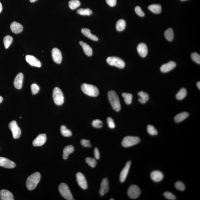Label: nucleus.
<instances>
[{"label": "nucleus", "mask_w": 200, "mask_h": 200, "mask_svg": "<svg viewBox=\"0 0 200 200\" xmlns=\"http://www.w3.org/2000/svg\"><path fill=\"white\" fill-rule=\"evenodd\" d=\"M10 27L12 32L15 34H19L23 30L22 25L16 22H13L11 24Z\"/></svg>", "instance_id": "nucleus-22"}, {"label": "nucleus", "mask_w": 200, "mask_h": 200, "mask_svg": "<svg viewBox=\"0 0 200 200\" xmlns=\"http://www.w3.org/2000/svg\"><path fill=\"white\" fill-rule=\"evenodd\" d=\"M164 195L166 199L169 200H175L176 199V197L174 194L169 192H165Z\"/></svg>", "instance_id": "nucleus-43"}, {"label": "nucleus", "mask_w": 200, "mask_h": 200, "mask_svg": "<svg viewBox=\"0 0 200 200\" xmlns=\"http://www.w3.org/2000/svg\"><path fill=\"white\" fill-rule=\"evenodd\" d=\"M147 129L148 133L150 135L154 136L157 134V131L153 126L151 125H148Z\"/></svg>", "instance_id": "nucleus-38"}, {"label": "nucleus", "mask_w": 200, "mask_h": 200, "mask_svg": "<svg viewBox=\"0 0 200 200\" xmlns=\"http://www.w3.org/2000/svg\"><path fill=\"white\" fill-rule=\"evenodd\" d=\"M122 96L124 98V102L126 104H130L132 103L133 96L131 93H123Z\"/></svg>", "instance_id": "nucleus-36"}, {"label": "nucleus", "mask_w": 200, "mask_h": 200, "mask_svg": "<svg viewBox=\"0 0 200 200\" xmlns=\"http://www.w3.org/2000/svg\"><path fill=\"white\" fill-rule=\"evenodd\" d=\"M187 95V91L184 88H182L176 95V98L178 100H181L184 99Z\"/></svg>", "instance_id": "nucleus-35"}, {"label": "nucleus", "mask_w": 200, "mask_h": 200, "mask_svg": "<svg viewBox=\"0 0 200 200\" xmlns=\"http://www.w3.org/2000/svg\"><path fill=\"white\" fill-rule=\"evenodd\" d=\"M2 3L0 2V13L2 11Z\"/></svg>", "instance_id": "nucleus-49"}, {"label": "nucleus", "mask_w": 200, "mask_h": 200, "mask_svg": "<svg viewBox=\"0 0 200 200\" xmlns=\"http://www.w3.org/2000/svg\"><path fill=\"white\" fill-rule=\"evenodd\" d=\"M197 86L198 88L200 90V82H197Z\"/></svg>", "instance_id": "nucleus-50"}, {"label": "nucleus", "mask_w": 200, "mask_h": 200, "mask_svg": "<svg viewBox=\"0 0 200 200\" xmlns=\"http://www.w3.org/2000/svg\"><path fill=\"white\" fill-rule=\"evenodd\" d=\"M175 187L177 190L181 191H183L185 189V186L184 183L181 181L177 182L175 183Z\"/></svg>", "instance_id": "nucleus-42"}, {"label": "nucleus", "mask_w": 200, "mask_h": 200, "mask_svg": "<svg viewBox=\"0 0 200 200\" xmlns=\"http://www.w3.org/2000/svg\"><path fill=\"white\" fill-rule=\"evenodd\" d=\"M92 125L93 127L95 128H100L102 127L103 124L101 120L99 119H96L92 122Z\"/></svg>", "instance_id": "nucleus-40"}, {"label": "nucleus", "mask_w": 200, "mask_h": 200, "mask_svg": "<svg viewBox=\"0 0 200 200\" xmlns=\"http://www.w3.org/2000/svg\"><path fill=\"white\" fill-rule=\"evenodd\" d=\"M80 143H81L82 145L85 147L91 148L92 146L90 141L89 140H86V139H82Z\"/></svg>", "instance_id": "nucleus-45"}, {"label": "nucleus", "mask_w": 200, "mask_h": 200, "mask_svg": "<svg viewBox=\"0 0 200 200\" xmlns=\"http://www.w3.org/2000/svg\"><path fill=\"white\" fill-rule=\"evenodd\" d=\"M141 190L136 185H132L129 187L128 190V195L131 199H136L141 194Z\"/></svg>", "instance_id": "nucleus-9"}, {"label": "nucleus", "mask_w": 200, "mask_h": 200, "mask_svg": "<svg viewBox=\"0 0 200 200\" xmlns=\"http://www.w3.org/2000/svg\"><path fill=\"white\" fill-rule=\"evenodd\" d=\"M31 90L33 95L37 94L40 90L39 86L35 84H32L31 85Z\"/></svg>", "instance_id": "nucleus-39"}, {"label": "nucleus", "mask_w": 200, "mask_h": 200, "mask_svg": "<svg viewBox=\"0 0 200 200\" xmlns=\"http://www.w3.org/2000/svg\"><path fill=\"white\" fill-rule=\"evenodd\" d=\"M110 200H114V199H110Z\"/></svg>", "instance_id": "nucleus-54"}, {"label": "nucleus", "mask_w": 200, "mask_h": 200, "mask_svg": "<svg viewBox=\"0 0 200 200\" xmlns=\"http://www.w3.org/2000/svg\"><path fill=\"white\" fill-rule=\"evenodd\" d=\"M13 41V38L10 35H6L3 38V44L5 49H8L11 44Z\"/></svg>", "instance_id": "nucleus-30"}, {"label": "nucleus", "mask_w": 200, "mask_h": 200, "mask_svg": "<svg viewBox=\"0 0 200 200\" xmlns=\"http://www.w3.org/2000/svg\"><path fill=\"white\" fill-rule=\"evenodd\" d=\"M181 1H187V0H181Z\"/></svg>", "instance_id": "nucleus-53"}, {"label": "nucleus", "mask_w": 200, "mask_h": 200, "mask_svg": "<svg viewBox=\"0 0 200 200\" xmlns=\"http://www.w3.org/2000/svg\"><path fill=\"white\" fill-rule=\"evenodd\" d=\"M138 96L140 97L139 99V101L141 103L144 104L146 103L149 99V95L147 93L143 91H141L138 93Z\"/></svg>", "instance_id": "nucleus-28"}, {"label": "nucleus", "mask_w": 200, "mask_h": 200, "mask_svg": "<svg viewBox=\"0 0 200 200\" xmlns=\"http://www.w3.org/2000/svg\"><path fill=\"white\" fill-rule=\"evenodd\" d=\"M59 191L62 197L67 200H73L72 194H71L69 187L65 183H61L59 186Z\"/></svg>", "instance_id": "nucleus-6"}, {"label": "nucleus", "mask_w": 200, "mask_h": 200, "mask_svg": "<svg viewBox=\"0 0 200 200\" xmlns=\"http://www.w3.org/2000/svg\"><path fill=\"white\" fill-rule=\"evenodd\" d=\"M165 36L168 41H171L173 39L174 33L172 29L171 28H169L165 31Z\"/></svg>", "instance_id": "nucleus-32"}, {"label": "nucleus", "mask_w": 200, "mask_h": 200, "mask_svg": "<svg viewBox=\"0 0 200 200\" xmlns=\"http://www.w3.org/2000/svg\"><path fill=\"white\" fill-rule=\"evenodd\" d=\"M148 9L150 10L154 14H159L161 13L162 11V7L160 5L153 4L148 6Z\"/></svg>", "instance_id": "nucleus-27"}, {"label": "nucleus", "mask_w": 200, "mask_h": 200, "mask_svg": "<svg viewBox=\"0 0 200 200\" xmlns=\"http://www.w3.org/2000/svg\"><path fill=\"white\" fill-rule=\"evenodd\" d=\"M137 51L139 55L142 58H145L147 56L148 53L147 47L145 44L141 43L137 46Z\"/></svg>", "instance_id": "nucleus-19"}, {"label": "nucleus", "mask_w": 200, "mask_h": 200, "mask_svg": "<svg viewBox=\"0 0 200 200\" xmlns=\"http://www.w3.org/2000/svg\"><path fill=\"white\" fill-rule=\"evenodd\" d=\"M189 113L187 112H183L176 116L174 118V120L176 123L182 122L189 116Z\"/></svg>", "instance_id": "nucleus-25"}, {"label": "nucleus", "mask_w": 200, "mask_h": 200, "mask_svg": "<svg viewBox=\"0 0 200 200\" xmlns=\"http://www.w3.org/2000/svg\"><path fill=\"white\" fill-rule=\"evenodd\" d=\"M80 2L79 0H71L69 2V6L71 10H74L80 6Z\"/></svg>", "instance_id": "nucleus-31"}, {"label": "nucleus", "mask_w": 200, "mask_h": 200, "mask_svg": "<svg viewBox=\"0 0 200 200\" xmlns=\"http://www.w3.org/2000/svg\"><path fill=\"white\" fill-rule=\"evenodd\" d=\"M126 26V22L123 19H120L117 21L116 28L118 31H122L125 29Z\"/></svg>", "instance_id": "nucleus-29"}, {"label": "nucleus", "mask_w": 200, "mask_h": 200, "mask_svg": "<svg viewBox=\"0 0 200 200\" xmlns=\"http://www.w3.org/2000/svg\"><path fill=\"white\" fill-rule=\"evenodd\" d=\"M80 43L83 48L84 52L88 56H92L93 54L92 49L89 45L83 41H80Z\"/></svg>", "instance_id": "nucleus-23"}, {"label": "nucleus", "mask_w": 200, "mask_h": 200, "mask_svg": "<svg viewBox=\"0 0 200 200\" xmlns=\"http://www.w3.org/2000/svg\"><path fill=\"white\" fill-rule=\"evenodd\" d=\"M9 127L12 132L13 138L14 139L19 138L21 136V131L16 121L13 120L9 124Z\"/></svg>", "instance_id": "nucleus-8"}, {"label": "nucleus", "mask_w": 200, "mask_h": 200, "mask_svg": "<svg viewBox=\"0 0 200 200\" xmlns=\"http://www.w3.org/2000/svg\"><path fill=\"white\" fill-rule=\"evenodd\" d=\"M106 62L109 65L115 66L120 69L124 68L125 66L124 60L117 57H109L106 59Z\"/></svg>", "instance_id": "nucleus-5"}, {"label": "nucleus", "mask_w": 200, "mask_h": 200, "mask_svg": "<svg viewBox=\"0 0 200 200\" xmlns=\"http://www.w3.org/2000/svg\"><path fill=\"white\" fill-rule=\"evenodd\" d=\"M140 141V139L138 137L127 136L123 139L122 145L124 148H128L138 144Z\"/></svg>", "instance_id": "nucleus-7"}, {"label": "nucleus", "mask_w": 200, "mask_h": 200, "mask_svg": "<svg viewBox=\"0 0 200 200\" xmlns=\"http://www.w3.org/2000/svg\"><path fill=\"white\" fill-rule=\"evenodd\" d=\"M41 174L38 172H35L27 178L26 186L28 190H34L41 179Z\"/></svg>", "instance_id": "nucleus-1"}, {"label": "nucleus", "mask_w": 200, "mask_h": 200, "mask_svg": "<svg viewBox=\"0 0 200 200\" xmlns=\"http://www.w3.org/2000/svg\"><path fill=\"white\" fill-rule=\"evenodd\" d=\"M86 162L91 167L94 168L96 166L97 162L95 159L91 157H87L85 159Z\"/></svg>", "instance_id": "nucleus-37"}, {"label": "nucleus", "mask_w": 200, "mask_h": 200, "mask_svg": "<svg viewBox=\"0 0 200 200\" xmlns=\"http://www.w3.org/2000/svg\"><path fill=\"white\" fill-rule=\"evenodd\" d=\"M176 63L173 61H170L161 66L160 70L163 73H167L175 68Z\"/></svg>", "instance_id": "nucleus-18"}, {"label": "nucleus", "mask_w": 200, "mask_h": 200, "mask_svg": "<svg viewBox=\"0 0 200 200\" xmlns=\"http://www.w3.org/2000/svg\"><path fill=\"white\" fill-rule=\"evenodd\" d=\"M76 179L79 186L83 190H87L88 188L87 182L83 174L78 172L76 174Z\"/></svg>", "instance_id": "nucleus-10"}, {"label": "nucleus", "mask_w": 200, "mask_h": 200, "mask_svg": "<svg viewBox=\"0 0 200 200\" xmlns=\"http://www.w3.org/2000/svg\"><path fill=\"white\" fill-rule=\"evenodd\" d=\"M108 98L113 109L117 112L120 111L121 105L116 93L114 91H110L108 93Z\"/></svg>", "instance_id": "nucleus-2"}, {"label": "nucleus", "mask_w": 200, "mask_h": 200, "mask_svg": "<svg viewBox=\"0 0 200 200\" xmlns=\"http://www.w3.org/2000/svg\"><path fill=\"white\" fill-rule=\"evenodd\" d=\"M81 32L84 36L93 41H98V38L95 35L92 34L90 30L88 28H83L82 29Z\"/></svg>", "instance_id": "nucleus-24"}, {"label": "nucleus", "mask_w": 200, "mask_h": 200, "mask_svg": "<svg viewBox=\"0 0 200 200\" xmlns=\"http://www.w3.org/2000/svg\"><path fill=\"white\" fill-rule=\"evenodd\" d=\"M52 96L54 102L56 105L60 106L63 104L64 97L63 93L59 88H55L53 90Z\"/></svg>", "instance_id": "nucleus-4"}, {"label": "nucleus", "mask_w": 200, "mask_h": 200, "mask_svg": "<svg viewBox=\"0 0 200 200\" xmlns=\"http://www.w3.org/2000/svg\"><path fill=\"white\" fill-rule=\"evenodd\" d=\"M107 122L108 125L109 127L111 129H113L115 127V125L113 119L111 117H108L107 119Z\"/></svg>", "instance_id": "nucleus-44"}, {"label": "nucleus", "mask_w": 200, "mask_h": 200, "mask_svg": "<svg viewBox=\"0 0 200 200\" xmlns=\"http://www.w3.org/2000/svg\"><path fill=\"white\" fill-rule=\"evenodd\" d=\"M3 99L2 97L0 96V104L2 102Z\"/></svg>", "instance_id": "nucleus-51"}, {"label": "nucleus", "mask_w": 200, "mask_h": 200, "mask_svg": "<svg viewBox=\"0 0 200 200\" xmlns=\"http://www.w3.org/2000/svg\"><path fill=\"white\" fill-rule=\"evenodd\" d=\"M77 12L78 14L83 16H90L92 14V11L88 8L79 9Z\"/></svg>", "instance_id": "nucleus-33"}, {"label": "nucleus", "mask_w": 200, "mask_h": 200, "mask_svg": "<svg viewBox=\"0 0 200 200\" xmlns=\"http://www.w3.org/2000/svg\"><path fill=\"white\" fill-rule=\"evenodd\" d=\"M60 133L61 135L65 137H70L72 135L71 132L67 129L65 126L62 125L60 128Z\"/></svg>", "instance_id": "nucleus-34"}, {"label": "nucleus", "mask_w": 200, "mask_h": 200, "mask_svg": "<svg viewBox=\"0 0 200 200\" xmlns=\"http://www.w3.org/2000/svg\"><path fill=\"white\" fill-rule=\"evenodd\" d=\"M109 182L107 178H104L102 180L100 184V196H103L109 191Z\"/></svg>", "instance_id": "nucleus-16"}, {"label": "nucleus", "mask_w": 200, "mask_h": 200, "mask_svg": "<svg viewBox=\"0 0 200 200\" xmlns=\"http://www.w3.org/2000/svg\"><path fill=\"white\" fill-rule=\"evenodd\" d=\"M74 150V147L71 145L65 147L63 150V159L65 160L67 159L69 154L73 153Z\"/></svg>", "instance_id": "nucleus-26"}, {"label": "nucleus", "mask_w": 200, "mask_h": 200, "mask_svg": "<svg viewBox=\"0 0 200 200\" xmlns=\"http://www.w3.org/2000/svg\"><path fill=\"white\" fill-rule=\"evenodd\" d=\"M82 91L86 95L91 97H96L99 94V90L96 87L90 84H84L81 86Z\"/></svg>", "instance_id": "nucleus-3"}, {"label": "nucleus", "mask_w": 200, "mask_h": 200, "mask_svg": "<svg viewBox=\"0 0 200 200\" xmlns=\"http://www.w3.org/2000/svg\"><path fill=\"white\" fill-rule=\"evenodd\" d=\"M26 60L29 65L32 67H41V62L34 56L27 55L26 56Z\"/></svg>", "instance_id": "nucleus-15"}, {"label": "nucleus", "mask_w": 200, "mask_h": 200, "mask_svg": "<svg viewBox=\"0 0 200 200\" xmlns=\"http://www.w3.org/2000/svg\"><path fill=\"white\" fill-rule=\"evenodd\" d=\"M135 11L137 15L141 16V17H143L145 15L144 12L141 10L140 7L139 6H137L135 7Z\"/></svg>", "instance_id": "nucleus-46"}, {"label": "nucleus", "mask_w": 200, "mask_h": 200, "mask_svg": "<svg viewBox=\"0 0 200 200\" xmlns=\"http://www.w3.org/2000/svg\"><path fill=\"white\" fill-rule=\"evenodd\" d=\"M107 4L111 7L115 6L116 4V0H106Z\"/></svg>", "instance_id": "nucleus-47"}, {"label": "nucleus", "mask_w": 200, "mask_h": 200, "mask_svg": "<svg viewBox=\"0 0 200 200\" xmlns=\"http://www.w3.org/2000/svg\"><path fill=\"white\" fill-rule=\"evenodd\" d=\"M94 156L95 158L97 160H99L100 158V154L99 152L98 149L96 148H95L94 150Z\"/></svg>", "instance_id": "nucleus-48"}, {"label": "nucleus", "mask_w": 200, "mask_h": 200, "mask_svg": "<svg viewBox=\"0 0 200 200\" xmlns=\"http://www.w3.org/2000/svg\"><path fill=\"white\" fill-rule=\"evenodd\" d=\"M0 198L1 200H14V196L9 191L2 190L0 191Z\"/></svg>", "instance_id": "nucleus-20"}, {"label": "nucleus", "mask_w": 200, "mask_h": 200, "mask_svg": "<svg viewBox=\"0 0 200 200\" xmlns=\"http://www.w3.org/2000/svg\"><path fill=\"white\" fill-rule=\"evenodd\" d=\"M23 75L22 73H19L17 75L14 79V84L16 89H20L22 87L23 80Z\"/></svg>", "instance_id": "nucleus-17"}, {"label": "nucleus", "mask_w": 200, "mask_h": 200, "mask_svg": "<svg viewBox=\"0 0 200 200\" xmlns=\"http://www.w3.org/2000/svg\"><path fill=\"white\" fill-rule=\"evenodd\" d=\"M52 56L53 60L57 64L61 63L62 56L61 52L56 48H53L52 51Z\"/></svg>", "instance_id": "nucleus-14"}, {"label": "nucleus", "mask_w": 200, "mask_h": 200, "mask_svg": "<svg viewBox=\"0 0 200 200\" xmlns=\"http://www.w3.org/2000/svg\"><path fill=\"white\" fill-rule=\"evenodd\" d=\"M15 163L5 157H0V166L3 167L11 169L15 167Z\"/></svg>", "instance_id": "nucleus-12"}, {"label": "nucleus", "mask_w": 200, "mask_h": 200, "mask_svg": "<svg viewBox=\"0 0 200 200\" xmlns=\"http://www.w3.org/2000/svg\"><path fill=\"white\" fill-rule=\"evenodd\" d=\"M47 141V136L45 134H41L38 135L33 141L34 146H40L44 144Z\"/></svg>", "instance_id": "nucleus-13"}, {"label": "nucleus", "mask_w": 200, "mask_h": 200, "mask_svg": "<svg viewBox=\"0 0 200 200\" xmlns=\"http://www.w3.org/2000/svg\"><path fill=\"white\" fill-rule=\"evenodd\" d=\"M131 163L130 161L126 163L125 166L121 172L120 177H119V179L121 182L123 183L125 181L131 165Z\"/></svg>", "instance_id": "nucleus-11"}, {"label": "nucleus", "mask_w": 200, "mask_h": 200, "mask_svg": "<svg viewBox=\"0 0 200 200\" xmlns=\"http://www.w3.org/2000/svg\"><path fill=\"white\" fill-rule=\"evenodd\" d=\"M150 178L155 182H159L163 179L164 175L162 172L158 170H155L152 172L150 174Z\"/></svg>", "instance_id": "nucleus-21"}, {"label": "nucleus", "mask_w": 200, "mask_h": 200, "mask_svg": "<svg viewBox=\"0 0 200 200\" xmlns=\"http://www.w3.org/2000/svg\"><path fill=\"white\" fill-rule=\"evenodd\" d=\"M37 1L38 0H30V2L31 3H34L36 1Z\"/></svg>", "instance_id": "nucleus-52"}, {"label": "nucleus", "mask_w": 200, "mask_h": 200, "mask_svg": "<svg viewBox=\"0 0 200 200\" xmlns=\"http://www.w3.org/2000/svg\"><path fill=\"white\" fill-rule=\"evenodd\" d=\"M192 59L196 63L200 64V56L199 54L196 52L192 53L191 54Z\"/></svg>", "instance_id": "nucleus-41"}]
</instances>
